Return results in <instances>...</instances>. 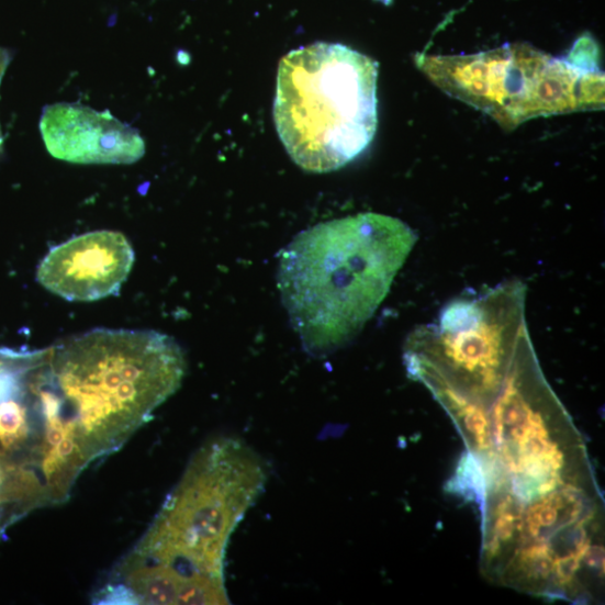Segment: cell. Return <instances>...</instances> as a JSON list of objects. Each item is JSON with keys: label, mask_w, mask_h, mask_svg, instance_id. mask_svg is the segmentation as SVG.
<instances>
[{"label": "cell", "mask_w": 605, "mask_h": 605, "mask_svg": "<svg viewBox=\"0 0 605 605\" xmlns=\"http://www.w3.org/2000/svg\"><path fill=\"white\" fill-rule=\"evenodd\" d=\"M267 463L242 439L202 447L155 520L107 584L117 604H229L232 536L268 481Z\"/></svg>", "instance_id": "obj_1"}, {"label": "cell", "mask_w": 605, "mask_h": 605, "mask_svg": "<svg viewBox=\"0 0 605 605\" xmlns=\"http://www.w3.org/2000/svg\"><path fill=\"white\" fill-rule=\"evenodd\" d=\"M135 262L121 233L100 231L52 248L41 261L37 282L70 302H94L119 295Z\"/></svg>", "instance_id": "obj_7"}, {"label": "cell", "mask_w": 605, "mask_h": 605, "mask_svg": "<svg viewBox=\"0 0 605 605\" xmlns=\"http://www.w3.org/2000/svg\"><path fill=\"white\" fill-rule=\"evenodd\" d=\"M11 64V54L8 49L0 47V85H2V81L4 79V76L7 74V70ZM4 150V136L2 132V127H0V155L3 154Z\"/></svg>", "instance_id": "obj_9"}, {"label": "cell", "mask_w": 605, "mask_h": 605, "mask_svg": "<svg viewBox=\"0 0 605 605\" xmlns=\"http://www.w3.org/2000/svg\"><path fill=\"white\" fill-rule=\"evenodd\" d=\"M10 352L11 350L0 349V361H2Z\"/></svg>", "instance_id": "obj_10"}, {"label": "cell", "mask_w": 605, "mask_h": 605, "mask_svg": "<svg viewBox=\"0 0 605 605\" xmlns=\"http://www.w3.org/2000/svg\"><path fill=\"white\" fill-rule=\"evenodd\" d=\"M377 81L378 64L343 44L315 43L282 59L273 121L301 169L334 172L368 148L378 126Z\"/></svg>", "instance_id": "obj_4"}, {"label": "cell", "mask_w": 605, "mask_h": 605, "mask_svg": "<svg viewBox=\"0 0 605 605\" xmlns=\"http://www.w3.org/2000/svg\"><path fill=\"white\" fill-rule=\"evenodd\" d=\"M41 135L47 152L75 164H134L146 150L139 132L112 113L79 103H55L43 110Z\"/></svg>", "instance_id": "obj_8"}, {"label": "cell", "mask_w": 605, "mask_h": 605, "mask_svg": "<svg viewBox=\"0 0 605 605\" xmlns=\"http://www.w3.org/2000/svg\"><path fill=\"white\" fill-rule=\"evenodd\" d=\"M419 68L449 94L503 126L576 110L600 109L604 78L596 66L559 60L530 46L509 45L467 57L419 55Z\"/></svg>", "instance_id": "obj_6"}, {"label": "cell", "mask_w": 605, "mask_h": 605, "mask_svg": "<svg viewBox=\"0 0 605 605\" xmlns=\"http://www.w3.org/2000/svg\"><path fill=\"white\" fill-rule=\"evenodd\" d=\"M42 359L47 386L89 464L122 449L187 372L179 344L155 332L97 328Z\"/></svg>", "instance_id": "obj_3"}, {"label": "cell", "mask_w": 605, "mask_h": 605, "mask_svg": "<svg viewBox=\"0 0 605 605\" xmlns=\"http://www.w3.org/2000/svg\"><path fill=\"white\" fill-rule=\"evenodd\" d=\"M416 243L402 220L378 213L298 235L281 256L279 289L304 350L325 357L352 341L388 298Z\"/></svg>", "instance_id": "obj_2"}, {"label": "cell", "mask_w": 605, "mask_h": 605, "mask_svg": "<svg viewBox=\"0 0 605 605\" xmlns=\"http://www.w3.org/2000/svg\"><path fill=\"white\" fill-rule=\"evenodd\" d=\"M526 296V285L512 281L451 301L436 323L408 336L404 363L410 378L433 395L448 393L489 405L529 335Z\"/></svg>", "instance_id": "obj_5"}]
</instances>
